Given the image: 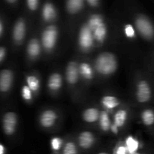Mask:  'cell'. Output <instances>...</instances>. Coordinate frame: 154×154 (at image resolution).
<instances>
[{"instance_id":"1","label":"cell","mask_w":154,"mask_h":154,"mask_svg":"<svg viewBox=\"0 0 154 154\" xmlns=\"http://www.w3.org/2000/svg\"><path fill=\"white\" fill-rule=\"evenodd\" d=\"M117 68L115 56L111 53H102L96 61V69L99 73L108 75L114 73Z\"/></svg>"},{"instance_id":"2","label":"cell","mask_w":154,"mask_h":154,"mask_svg":"<svg viewBox=\"0 0 154 154\" xmlns=\"http://www.w3.org/2000/svg\"><path fill=\"white\" fill-rule=\"evenodd\" d=\"M57 29L54 26H48L42 35V45L48 51L53 49L57 43Z\"/></svg>"},{"instance_id":"3","label":"cell","mask_w":154,"mask_h":154,"mask_svg":"<svg viewBox=\"0 0 154 154\" xmlns=\"http://www.w3.org/2000/svg\"><path fill=\"white\" fill-rule=\"evenodd\" d=\"M136 27L138 32L146 38H151L154 35V29L150 21L144 17H141L136 20Z\"/></svg>"},{"instance_id":"4","label":"cell","mask_w":154,"mask_h":154,"mask_svg":"<svg viewBox=\"0 0 154 154\" xmlns=\"http://www.w3.org/2000/svg\"><path fill=\"white\" fill-rule=\"evenodd\" d=\"M93 40L94 37L93 32L88 26L85 25L82 26L79 34V44L81 48L84 50L90 49L93 45Z\"/></svg>"},{"instance_id":"5","label":"cell","mask_w":154,"mask_h":154,"mask_svg":"<svg viewBox=\"0 0 154 154\" xmlns=\"http://www.w3.org/2000/svg\"><path fill=\"white\" fill-rule=\"evenodd\" d=\"M17 123V117L15 113H6L2 119V126L5 133L8 135H11L15 132Z\"/></svg>"},{"instance_id":"6","label":"cell","mask_w":154,"mask_h":154,"mask_svg":"<svg viewBox=\"0 0 154 154\" xmlns=\"http://www.w3.org/2000/svg\"><path fill=\"white\" fill-rule=\"evenodd\" d=\"M13 73L8 69H5L0 72V91L7 92L10 90L13 83Z\"/></svg>"},{"instance_id":"7","label":"cell","mask_w":154,"mask_h":154,"mask_svg":"<svg viewBox=\"0 0 154 154\" xmlns=\"http://www.w3.org/2000/svg\"><path fill=\"white\" fill-rule=\"evenodd\" d=\"M151 97V90L147 82L142 81L138 84L137 99L140 102H146L150 100Z\"/></svg>"},{"instance_id":"8","label":"cell","mask_w":154,"mask_h":154,"mask_svg":"<svg viewBox=\"0 0 154 154\" xmlns=\"http://www.w3.org/2000/svg\"><path fill=\"white\" fill-rule=\"evenodd\" d=\"M79 69L75 63H70L66 69V79L69 84H74L78 81Z\"/></svg>"},{"instance_id":"9","label":"cell","mask_w":154,"mask_h":154,"mask_svg":"<svg viewBox=\"0 0 154 154\" xmlns=\"http://www.w3.org/2000/svg\"><path fill=\"white\" fill-rule=\"evenodd\" d=\"M26 26L23 20H20L15 24L13 30V37L15 42H20L25 36Z\"/></svg>"},{"instance_id":"10","label":"cell","mask_w":154,"mask_h":154,"mask_svg":"<svg viewBox=\"0 0 154 154\" xmlns=\"http://www.w3.org/2000/svg\"><path fill=\"white\" fill-rule=\"evenodd\" d=\"M57 120V114L53 111H46L42 113L40 118L41 124L45 127H51Z\"/></svg>"},{"instance_id":"11","label":"cell","mask_w":154,"mask_h":154,"mask_svg":"<svg viewBox=\"0 0 154 154\" xmlns=\"http://www.w3.org/2000/svg\"><path fill=\"white\" fill-rule=\"evenodd\" d=\"M94 143V137L90 132H84L79 137V144L83 148H90Z\"/></svg>"},{"instance_id":"12","label":"cell","mask_w":154,"mask_h":154,"mask_svg":"<svg viewBox=\"0 0 154 154\" xmlns=\"http://www.w3.org/2000/svg\"><path fill=\"white\" fill-rule=\"evenodd\" d=\"M41 51L40 44H39L38 41L36 39H32L29 43L28 47H27V52L29 57L32 58H35L36 57L39 55Z\"/></svg>"},{"instance_id":"13","label":"cell","mask_w":154,"mask_h":154,"mask_svg":"<svg viewBox=\"0 0 154 154\" xmlns=\"http://www.w3.org/2000/svg\"><path fill=\"white\" fill-rule=\"evenodd\" d=\"M43 18L46 21H51L56 17V10L51 3H46L43 8Z\"/></svg>"},{"instance_id":"14","label":"cell","mask_w":154,"mask_h":154,"mask_svg":"<svg viewBox=\"0 0 154 154\" xmlns=\"http://www.w3.org/2000/svg\"><path fill=\"white\" fill-rule=\"evenodd\" d=\"M62 83V77L59 74L55 73L53 74L49 78L48 81V87L52 90H57L61 87Z\"/></svg>"},{"instance_id":"15","label":"cell","mask_w":154,"mask_h":154,"mask_svg":"<svg viewBox=\"0 0 154 154\" xmlns=\"http://www.w3.org/2000/svg\"><path fill=\"white\" fill-rule=\"evenodd\" d=\"M93 37L94 39H96L98 42H102L105 40V37H106L107 34V29L106 26H105V23H102L99 26L96 27L93 32Z\"/></svg>"},{"instance_id":"16","label":"cell","mask_w":154,"mask_h":154,"mask_svg":"<svg viewBox=\"0 0 154 154\" xmlns=\"http://www.w3.org/2000/svg\"><path fill=\"white\" fill-rule=\"evenodd\" d=\"M84 2L82 0H69L66 2V8L70 13L75 14L82 9Z\"/></svg>"},{"instance_id":"17","label":"cell","mask_w":154,"mask_h":154,"mask_svg":"<svg viewBox=\"0 0 154 154\" xmlns=\"http://www.w3.org/2000/svg\"><path fill=\"white\" fill-rule=\"evenodd\" d=\"M99 111L95 108H89V109L86 110L85 112L84 113V120L88 123H93V122L96 121L99 118Z\"/></svg>"},{"instance_id":"18","label":"cell","mask_w":154,"mask_h":154,"mask_svg":"<svg viewBox=\"0 0 154 154\" xmlns=\"http://www.w3.org/2000/svg\"><path fill=\"white\" fill-rule=\"evenodd\" d=\"M126 147L128 153L133 154L137 153V150L139 147V143L133 137L129 136L126 141Z\"/></svg>"},{"instance_id":"19","label":"cell","mask_w":154,"mask_h":154,"mask_svg":"<svg viewBox=\"0 0 154 154\" xmlns=\"http://www.w3.org/2000/svg\"><path fill=\"white\" fill-rule=\"evenodd\" d=\"M127 118V112L125 110H120L114 116V124L117 127H121L124 125Z\"/></svg>"},{"instance_id":"20","label":"cell","mask_w":154,"mask_h":154,"mask_svg":"<svg viewBox=\"0 0 154 154\" xmlns=\"http://www.w3.org/2000/svg\"><path fill=\"white\" fill-rule=\"evenodd\" d=\"M102 103L104 106L106 108H108V109H112V108H115L117 105H119V101L118 99L116 97H114V96H105V97L102 99Z\"/></svg>"},{"instance_id":"21","label":"cell","mask_w":154,"mask_h":154,"mask_svg":"<svg viewBox=\"0 0 154 154\" xmlns=\"http://www.w3.org/2000/svg\"><path fill=\"white\" fill-rule=\"evenodd\" d=\"M99 123H100L101 128L104 131H108L111 128V121H110L109 116L108 113L105 111H102L99 116Z\"/></svg>"},{"instance_id":"22","label":"cell","mask_w":154,"mask_h":154,"mask_svg":"<svg viewBox=\"0 0 154 154\" xmlns=\"http://www.w3.org/2000/svg\"><path fill=\"white\" fill-rule=\"evenodd\" d=\"M79 72L83 77L87 79H91L93 78V72L90 65L87 63H81L79 67Z\"/></svg>"},{"instance_id":"23","label":"cell","mask_w":154,"mask_h":154,"mask_svg":"<svg viewBox=\"0 0 154 154\" xmlns=\"http://www.w3.org/2000/svg\"><path fill=\"white\" fill-rule=\"evenodd\" d=\"M142 121L146 126H151L154 123V112L152 110H145L141 114Z\"/></svg>"},{"instance_id":"24","label":"cell","mask_w":154,"mask_h":154,"mask_svg":"<svg viewBox=\"0 0 154 154\" xmlns=\"http://www.w3.org/2000/svg\"><path fill=\"white\" fill-rule=\"evenodd\" d=\"M103 23V19H102V17L100 15L95 14L93 16L90 17V20H89L88 22V26L89 28L91 29L92 32H93V30L96 28L97 26H99L100 24Z\"/></svg>"},{"instance_id":"25","label":"cell","mask_w":154,"mask_h":154,"mask_svg":"<svg viewBox=\"0 0 154 154\" xmlns=\"http://www.w3.org/2000/svg\"><path fill=\"white\" fill-rule=\"evenodd\" d=\"M28 87L32 91H36L39 88V81L35 76H29L26 78Z\"/></svg>"},{"instance_id":"26","label":"cell","mask_w":154,"mask_h":154,"mask_svg":"<svg viewBox=\"0 0 154 154\" xmlns=\"http://www.w3.org/2000/svg\"><path fill=\"white\" fill-rule=\"evenodd\" d=\"M63 154H77V148L75 144L72 142L67 143L63 150Z\"/></svg>"},{"instance_id":"27","label":"cell","mask_w":154,"mask_h":154,"mask_svg":"<svg viewBox=\"0 0 154 154\" xmlns=\"http://www.w3.org/2000/svg\"><path fill=\"white\" fill-rule=\"evenodd\" d=\"M22 96L23 99L26 101L32 99V90L29 88L28 86H24L22 89Z\"/></svg>"},{"instance_id":"28","label":"cell","mask_w":154,"mask_h":154,"mask_svg":"<svg viewBox=\"0 0 154 154\" xmlns=\"http://www.w3.org/2000/svg\"><path fill=\"white\" fill-rule=\"evenodd\" d=\"M125 34L126 35V36H127L128 38L135 37V32L132 25L128 24V25L126 26V27H125Z\"/></svg>"},{"instance_id":"29","label":"cell","mask_w":154,"mask_h":154,"mask_svg":"<svg viewBox=\"0 0 154 154\" xmlns=\"http://www.w3.org/2000/svg\"><path fill=\"white\" fill-rule=\"evenodd\" d=\"M62 141L59 138H54L51 140V147L54 150H58L61 147Z\"/></svg>"},{"instance_id":"30","label":"cell","mask_w":154,"mask_h":154,"mask_svg":"<svg viewBox=\"0 0 154 154\" xmlns=\"http://www.w3.org/2000/svg\"><path fill=\"white\" fill-rule=\"evenodd\" d=\"M27 5H28L29 8L34 11L38 8V1H37V0H28V1H27Z\"/></svg>"},{"instance_id":"31","label":"cell","mask_w":154,"mask_h":154,"mask_svg":"<svg viewBox=\"0 0 154 154\" xmlns=\"http://www.w3.org/2000/svg\"><path fill=\"white\" fill-rule=\"evenodd\" d=\"M127 150H126V146H120L117 148V151H116V154H127Z\"/></svg>"},{"instance_id":"32","label":"cell","mask_w":154,"mask_h":154,"mask_svg":"<svg viewBox=\"0 0 154 154\" xmlns=\"http://www.w3.org/2000/svg\"><path fill=\"white\" fill-rule=\"evenodd\" d=\"M5 54H6V51L5 49V48L1 47V48H0V63L4 60L5 57Z\"/></svg>"},{"instance_id":"33","label":"cell","mask_w":154,"mask_h":154,"mask_svg":"<svg viewBox=\"0 0 154 154\" xmlns=\"http://www.w3.org/2000/svg\"><path fill=\"white\" fill-rule=\"evenodd\" d=\"M87 2L91 6H96L99 4V1H97V0H88Z\"/></svg>"},{"instance_id":"34","label":"cell","mask_w":154,"mask_h":154,"mask_svg":"<svg viewBox=\"0 0 154 154\" xmlns=\"http://www.w3.org/2000/svg\"><path fill=\"white\" fill-rule=\"evenodd\" d=\"M111 130H112V132H114V133L117 134V132H118V127H117L115 124H113L112 126H111Z\"/></svg>"},{"instance_id":"35","label":"cell","mask_w":154,"mask_h":154,"mask_svg":"<svg viewBox=\"0 0 154 154\" xmlns=\"http://www.w3.org/2000/svg\"><path fill=\"white\" fill-rule=\"evenodd\" d=\"M5 147L2 144H0V154H5Z\"/></svg>"},{"instance_id":"36","label":"cell","mask_w":154,"mask_h":154,"mask_svg":"<svg viewBox=\"0 0 154 154\" xmlns=\"http://www.w3.org/2000/svg\"><path fill=\"white\" fill-rule=\"evenodd\" d=\"M2 32H3V25L2 23L1 20H0V36H1L2 34Z\"/></svg>"},{"instance_id":"37","label":"cell","mask_w":154,"mask_h":154,"mask_svg":"<svg viewBox=\"0 0 154 154\" xmlns=\"http://www.w3.org/2000/svg\"><path fill=\"white\" fill-rule=\"evenodd\" d=\"M8 3H14V2H16V1H15V0H8Z\"/></svg>"},{"instance_id":"38","label":"cell","mask_w":154,"mask_h":154,"mask_svg":"<svg viewBox=\"0 0 154 154\" xmlns=\"http://www.w3.org/2000/svg\"><path fill=\"white\" fill-rule=\"evenodd\" d=\"M99 154H108V153H99Z\"/></svg>"},{"instance_id":"39","label":"cell","mask_w":154,"mask_h":154,"mask_svg":"<svg viewBox=\"0 0 154 154\" xmlns=\"http://www.w3.org/2000/svg\"><path fill=\"white\" fill-rule=\"evenodd\" d=\"M133 154H141V153H133Z\"/></svg>"}]
</instances>
